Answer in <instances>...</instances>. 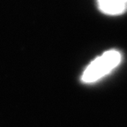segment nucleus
Wrapping results in <instances>:
<instances>
[{
    "label": "nucleus",
    "mask_w": 127,
    "mask_h": 127,
    "mask_svg": "<svg viewBox=\"0 0 127 127\" xmlns=\"http://www.w3.org/2000/svg\"><path fill=\"white\" fill-rule=\"evenodd\" d=\"M122 55L118 50H109L99 56L87 65L81 75L84 83H94L109 73L118 65Z\"/></svg>",
    "instance_id": "f257e3e1"
},
{
    "label": "nucleus",
    "mask_w": 127,
    "mask_h": 127,
    "mask_svg": "<svg viewBox=\"0 0 127 127\" xmlns=\"http://www.w3.org/2000/svg\"><path fill=\"white\" fill-rule=\"evenodd\" d=\"M98 7L108 15H119L127 11V0H96Z\"/></svg>",
    "instance_id": "f03ea898"
}]
</instances>
